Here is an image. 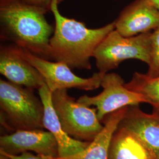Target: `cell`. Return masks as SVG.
<instances>
[{"mask_svg":"<svg viewBox=\"0 0 159 159\" xmlns=\"http://www.w3.org/2000/svg\"><path fill=\"white\" fill-rule=\"evenodd\" d=\"M58 4V0L51 4L55 26L49 42L50 60L64 62L71 68L90 70L91 58L102 40L115 30L114 22L89 29L83 23L63 16Z\"/></svg>","mask_w":159,"mask_h":159,"instance_id":"1","label":"cell"},{"mask_svg":"<svg viewBox=\"0 0 159 159\" xmlns=\"http://www.w3.org/2000/svg\"><path fill=\"white\" fill-rule=\"evenodd\" d=\"M46 11L20 0H0L1 40L50 60L49 42L54 29Z\"/></svg>","mask_w":159,"mask_h":159,"instance_id":"2","label":"cell"},{"mask_svg":"<svg viewBox=\"0 0 159 159\" xmlns=\"http://www.w3.org/2000/svg\"><path fill=\"white\" fill-rule=\"evenodd\" d=\"M34 89L0 80L1 123L13 132L44 129V106Z\"/></svg>","mask_w":159,"mask_h":159,"instance_id":"3","label":"cell"},{"mask_svg":"<svg viewBox=\"0 0 159 159\" xmlns=\"http://www.w3.org/2000/svg\"><path fill=\"white\" fill-rule=\"evenodd\" d=\"M152 33L125 37L116 30L112 31L94 53L98 72L107 74L123 61L131 59L140 60L148 66L150 61Z\"/></svg>","mask_w":159,"mask_h":159,"instance_id":"4","label":"cell"},{"mask_svg":"<svg viewBox=\"0 0 159 159\" xmlns=\"http://www.w3.org/2000/svg\"><path fill=\"white\" fill-rule=\"evenodd\" d=\"M52 102L64 130L75 139L91 142L104 125L98 119L96 108L76 101L67 89L52 93Z\"/></svg>","mask_w":159,"mask_h":159,"instance_id":"5","label":"cell"},{"mask_svg":"<svg viewBox=\"0 0 159 159\" xmlns=\"http://www.w3.org/2000/svg\"><path fill=\"white\" fill-rule=\"evenodd\" d=\"M102 91L95 96L84 95L77 100L87 106H94L100 121L109 114L125 107L148 103L142 94L128 89L124 80L119 74L111 73L105 74L101 82Z\"/></svg>","mask_w":159,"mask_h":159,"instance_id":"6","label":"cell"},{"mask_svg":"<svg viewBox=\"0 0 159 159\" xmlns=\"http://www.w3.org/2000/svg\"><path fill=\"white\" fill-rule=\"evenodd\" d=\"M24 52L27 60L43 75L46 85L52 93L69 89L94 90L101 86L102 77L105 75L98 71L90 77L82 78L74 74L71 68L64 62L51 61L39 57L26 49H24Z\"/></svg>","mask_w":159,"mask_h":159,"instance_id":"7","label":"cell"},{"mask_svg":"<svg viewBox=\"0 0 159 159\" xmlns=\"http://www.w3.org/2000/svg\"><path fill=\"white\" fill-rule=\"evenodd\" d=\"M0 152L12 155L31 152L43 159L58 156L56 139L51 132L44 130H21L1 136Z\"/></svg>","mask_w":159,"mask_h":159,"instance_id":"8","label":"cell"},{"mask_svg":"<svg viewBox=\"0 0 159 159\" xmlns=\"http://www.w3.org/2000/svg\"><path fill=\"white\" fill-rule=\"evenodd\" d=\"M0 73L8 81L34 90L46 84L39 71L25 57L24 48L12 43L1 45Z\"/></svg>","mask_w":159,"mask_h":159,"instance_id":"9","label":"cell"},{"mask_svg":"<svg viewBox=\"0 0 159 159\" xmlns=\"http://www.w3.org/2000/svg\"><path fill=\"white\" fill-rule=\"evenodd\" d=\"M115 30L129 37L152 32L159 27V11L150 0H135L114 21Z\"/></svg>","mask_w":159,"mask_h":159,"instance_id":"10","label":"cell"},{"mask_svg":"<svg viewBox=\"0 0 159 159\" xmlns=\"http://www.w3.org/2000/svg\"><path fill=\"white\" fill-rule=\"evenodd\" d=\"M44 106L43 123L44 129L51 132L56 139L59 157H65L84 150L90 142L77 140L64 130L52 102V92L46 84L38 90Z\"/></svg>","mask_w":159,"mask_h":159,"instance_id":"11","label":"cell"},{"mask_svg":"<svg viewBox=\"0 0 159 159\" xmlns=\"http://www.w3.org/2000/svg\"><path fill=\"white\" fill-rule=\"evenodd\" d=\"M138 106L128 107L119 125L134 134L159 158V113H146Z\"/></svg>","mask_w":159,"mask_h":159,"instance_id":"12","label":"cell"},{"mask_svg":"<svg viewBox=\"0 0 159 159\" xmlns=\"http://www.w3.org/2000/svg\"><path fill=\"white\" fill-rule=\"evenodd\" d=\"M127 108H121L106 116L102 121L104 123L102 130L84 150L74 155L54 159H108L111 139L125 117Z\"/></svg>","mask_w":159,"mask_h":159,"instance_id":"13","label":"cell"},{"mask_svg":"<svg viewBox=\"0 0 159 159\" xmlns=\"http://www.w3.org/2000/svg\"><path fill=\"white\" fill-rule=\"evenodd\" d=\"M154 154L130 131L119 125L111 139L108 159H156Z\"/></svg>","mask_w":159,"mask_h":159,"instance_id":"14","label":"cell"},{"mask_svg":"<svg viewBox=\"0 0 159 159\" xmlns=\"http://www.w3.org/2000/svg\"><path fill=\"white\" fill-rule=\"evenodd\" d=\"M125 86L131 91L143 95L153 108H159V76L152 77L136 71L130 81L125 83Z\"/></svg>","mask_w":159,"mask_h":159,"instance_id":"15","label":"cell"},{"mask_svg":"<svg viewBox=\"0 0 159 159\" xmlns=\"http://www.w3.org/2000/svg\"><path fill=\"white\" fill-rule=\"evenodd\" d=\"M146 74L152 77L159 76V27L152 33L150 61Z\"/></svg>","mask_w":159,"mask_h":159,"instance_id":"16","label":"cell"},{"mask_svg":"<svg viewBox=\"0 0 159 159\" xmlns=\"http://www.w3.org/2000/svg\"><path fill=\"white\" fill-rule=\"evenodd\" d=\"M30 5L39 7L47 12H51V6L53 0H20Z\"/></svg>","mask_w":159,"mask_h":159,"instance_id":"17","label":"cell"},{"mask_svg":"<svg viewBox=\"0 0 159 159\" xmlns=\"http://www.w3.org/2000/svg\"><path fill=\"white\" fill-rule=\"evenodd\" d=\"M0 154L6 156L9 159H43L39 156L34 155V154L30 152H24L18 155H12L0 152Z\"/></svg>","mask_w":159,"mask_h":159,"instance_id":"18","label":"cell"},{"mask_svg":"<svg viewBox=\"0 0 159 159\" xmlns=\"http://www.w3.org/2000/svg\"><path fill=\"white\" fill-rule=\"evenodd\" d=\"M154 6L156 7V8L159 11V0H150Z\"/></svg>","mask_w":159,"mask_h":159,"instance_id":"19","label":"cell"},{"mask_svg":"<svg viewBox=\"0 0 159 159\" xmlns=\"http://www.w3.org/2000/svg\"><path fill=\"white\" fill-rule=\"evenodd\" d=\"M0 159H9L7 157H6V156L2 154H0Z\"/></svg>","mask_w":159,"mask_h":159,"instance_id":"20","label":"cell"},{"mask_svg":"<svg viewBox=\"0 0 159 159\" xmlns=\"http://www.w3.org/2000/svg\"><path fill=\"white\" fill-rule=\"evenodd\" d=\"M153 111H157V112L159 113V108H153Z\"/></svg>","mask_w":159,"mask_h":159,"instance_id":"21","label":"cell"},{"mask_svg":"<svg viewBox=\"0 0 159 159\" xmlns=\"http://www.w3.org/2000/svg\"><path fill=\"white\" fill-rule=\"evenodd\" d=\"M63 1H64V0H58V3L60 4V3H61V2H63Z\"/></svg>","mask_w":159,"mask_h":159,"instance_id":"22","label":"cell"},{"mask_svg":"<svg viewBox=\"0 0 159 159\" xmlns=\"http://www.w3.org/2000/svg\"><path fill=\"white\" fill-rule=\"evenodd\" d=\"M156 159H159V158H157Z\"/></svg>","mask_w":159,"mask_h":159,"instance_id":"23","label":"cell"}]
</instances>
